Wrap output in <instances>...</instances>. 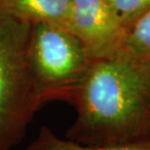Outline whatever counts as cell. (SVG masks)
Here are the masks:
<instances>
[{
	"mask_svg": "<svg viewBox=\"0 0 150 150\" xmlns=\"http://www.w3.org/2000/svg\"><path fill=\"white\" fill-rule=\"evenodd\" d=\"M70 103V142L109 146L150 139V61L124 52L93 61Z\"/></svg>",
	"mask_w": 150,
	"mask_h": 150,
	"instance_id": "1",
	"label": "cell"
},
{
	"mask_svg": "<svg viewBox=\"0 0 150 150\" xmlns=\"http://www.w3.org/2000/svg\"><path fill=\"white\" fill-rule=\"evenodd\" d=\"M31 25L0 12V150L23 139L42 105L28 58Z\"/></svg>",
	"mask_w": 150,
	"mask_h": 150,
	"instance_id": "2",
	"label": "cell"
},
{
	"mask_svg": "<svg viewBox=\"0 0 150 150\" xmlns=\"http://www.w3.org/2000/svg\"><path fill=\"white\" fill-rule=\"evenodd\" d=\"M28 58L42 105L70 103L93 62L69 29L50 23L31 25Z\"/></svg>",
	"mask_w": 150,
	"mask_h": 150,
	"instance_id": "3",
	"label": "cell"
},
{
	"mask_svg": "<svg viewBox=\"0 0 150 150\" xmlns=\"http://www.w3.org/2000/svg\"><path fill=\"white\" fill-rule=\"evenodd\" d=\"M68 28L92 61L115 56L122 50L126 29L107 0H71Z\"/></svg>",
	"mask_w": 150,
	"mask_h": 150,
	"instance_id": "4",
	"label": "cell"
},
{
	"mask_svg": "<svg viewBox=\"0 0 150 150\" xmlns=\"http://www.w3.org/2000/svg\"><path fill=\"white\" fill-rule=\"evenodd\" d=\"M0 12L29 25L50 23L68 28L71 0H0Z\"/></svg>",
	"mask_w": 150,
	"mask_h": 150,
	"instance_id": "5",
	"label": "cell"
},
{
	"mask_svg": "<svg viewBox=\"0 0 150 150\" xmlns=\"http://www.w3.org/2000/svg\"><path fill=\"white\" fill-rule=\"evenodd\" d=\"M26 150H150V139L109 146H86L61 139L51 129L42 127Z\"/></svg>",
	"mask_w": 150,
	"mask_h": 150,
	"instance_id": "6",
	"label": "cell"
},
{
	"mask_svg": "<svg viewBox=\"0 0 150 150\" xmlns=\"http://www.w3.org/2000/svg\"><path fill=\"white\" fill-rule=\"evenodd\" d=\"M120 52L150 61V9L127 28Z\"/></svg>",
	"mask_w": 150,
	"mask_h": 150,
	"instance_id": "7",
	"label": "cell"
},
{
	"mask_svg": "<svg viewBox=\"0 0 150 150\" xmlns=\"http://www.w3.org/2000/svg\"><path fill=\"white\" fill-rule=\"evenodd\" d=\"M125 29L150 9V0H107Z\"/></svg>",
	"mask_w": 150,
	"mask_h": 150,
	"instance_id": "8",
	"label": "cell"
}]
</instances>
